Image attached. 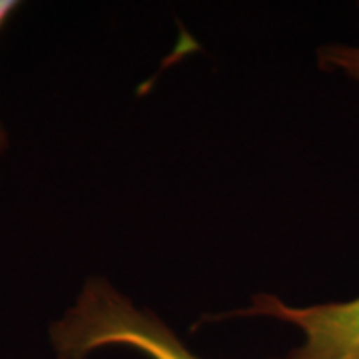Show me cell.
Masks as SVG:
<instances>
[{"label":"cell","instance_id":"7a4b0ae2","mask_svg":"<svg viewBox=\"0 0 359 359\" xmlns=\"http://www.w3.org/2000/svg\"><path fill=\"white\" fill-rule=\"evenodd\" d=\"M228 318H269L294 325L302 341L282 359H359V295L344 302L292 306L278 295L257 294L250 308L210 316L204 321Z\"/></svg>","mask_w":359,"mask_h":359},{"label":"cell","instance_id":"277c9868","mask_svg":"<svg viewBox=\"0 0 359 359\" xmlns=\"http://www.w3.org/2000/svg\"><path fill=\"white\" fill-rule=\"evenodd\" d=\"M16 6H18V2H13V0H0V28L4 26V22L11 18V14L16 11ZM4 142H6V136H4V132L0 128V148L4 146Z\"/></svg>","mask_w":359,"mask_h":359},{"label":"cell","instance_id":"6da1fadb","mask_svg":"<svg viewBox=\"0 0 359 359\" xmlns=\"http://www.w3.org/2000/svg\"><path fill=\"white\" fill-rule=\"evenodd\" d=\"M56 359H88L106 347L134 349L148 359H205L188 349L166 321L134 306L102 278L84 283L74 306L50 325Z\"/></svg>","mask_w":359,"mask_h":359},{"label":"cell","instance_id":"3957f363","mask_svg":"<svg viewBox=\"0 0 359 359\" xmlns=\"http://www.w3.org/2000/svg\"><path fill=\"white\" fill-rule=\"evenodd\" d=\"M318 65L323 72H337L359 84V44H323L318 50Z\"/></svg>","mask_w":359,"mask_h":359}]
</instances>
